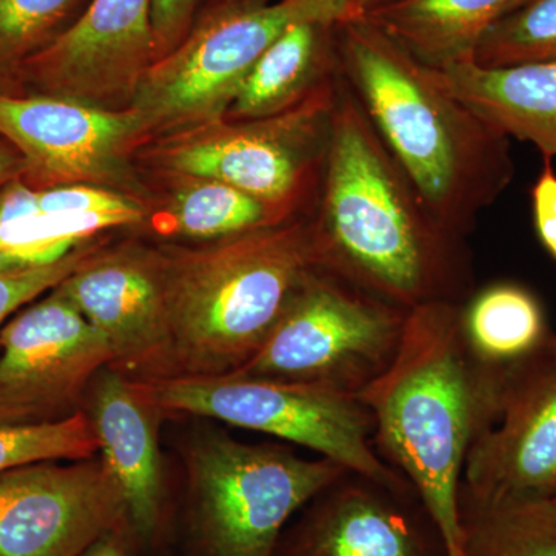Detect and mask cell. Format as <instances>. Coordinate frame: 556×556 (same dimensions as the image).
I'll list each match as a JSON object with an SVG mask.
<instances>
[{
  "mask_svg": "<svg viewBox=\"0 0 556 556\" xmlns=\"http://www.w3.org/2000/svg\"><path fill=\"white\" fill-rule=\"evenodd\" d=\"M463 303L409 311L390 368L361 393L375 415V448L408 479L460 556L457 493L468 453L495 426L511 368L490 367L468 345Z\"/></svg>",
  "mask_w": 556,
  "mask_h": 556,
  "instance_id": "obj_2",
  "label": "cell"
},
{
  "mask_svg": "<svg viewBox=\"0 0 556 556\" xmlns=\"http://www.w3.org/2000/svg\"><path fill=\"white\" fill-rule=\"evenodd\" d=\"M127 226L115 215L54 212L0 222V270L35 268L64 258L101 230Z\"/></svg>",
  "mask_w": 556,
  "mask_h": 556,
  "instance_id": "obj_24",
  "label": "cell"
},
{
  "mask_svg": "<svg viewBox=\"0 0 556 556\" xmlns=\"http://www.w3.org/2000/svg\"><path fill=\"white\" fill-rule=\"evenodd\" d=\"M342 78L278 115L217 119L169 135L153 156L175 175L217 179L285 218L318 200Z\"/></svg>",
  "mask_w": 556,
  "mask_h": 556,
  "instance_id": "obj_9",
  "label": "cell"
},
{
  "mask_svg": "<svg viewBox=\"0 0 556 556\" xmlns=\"http://www.w3.org/2000/svg\"><path fill=\"white\" fill-rule=\"evenodd\" d=\"M130 382L155 412L222 420L314 450L346 470L379 481H408L376 452L375 415L361 394L233 375Z\"/></svg>",
  "mask_w": 556,
  "mask_h": 556,
  "instance_id": "obj_6",
  "label": "cell"
},
{
  "mask_svg": "<svg viewBox=\"0 0 556 556\" xmlns=\"http://www.w3.org/2000/svg\"><path fill=\"white\" fill-rule=\"evenodd\" d=\"M149 547L135 532L130 521L102 535L80 556H139L141 548Z\"/></svg>",
  "mask_w": 556,
  "mask_h": 556,
  "instance_id": "obj_33",
  "label": "cell"
},
{
  "mask_svg": "<svg viewBox=\"0 0 556 556\" xmlns=\"http://www.w3.org/2000/svg\"><path fill=\"white\" fill-rule=\"evenodd\" d=\"M127 521L126 500L101 459L0 471V556H80Z\"/></svg>",
  "mask_w": 556,
  "mask_h": 556,
  "instance_id": "obj_11",
  "label": "cell"
},
{
  "mask_svg": "<svg viewBox=\"0 0 556 556\" xmlns=\"http://www.w3.org/2000/svg\"><path fill=\"white\" fill-rule=\"evenodd\" d=\"M340 22H299L269 47L241 84L226 119L268 118L342 78Z\"/></svg>",
  "mask_w": 556,
  "mask_h": 556,
  "instance_id": "obj_18",
  "label": "cell"
},
{
  "mask_svg": "<svg viewBox=\"0 0 556 556\" xmlns=\"http://www.w3.org/2000/svg\"><path fill=\"white\" fill-rule=\"evenodd\" d=\"M172 376H225L254 356L316 265L309 219L161 257Z\"/></svg>",
  "mask_w": 556,
  "mask_h": 556,
  "instance_id": "obj_4",
  "label": "cell"
},
{
  "mask_svg": "<svg viewBox=\"0 0 556 556\" xmlns=\"http://www.w3.org/2000/svg\"><path fill=\"white\" fill-rule=\"evenodd\" d=\"M178 177L181 186L172 204V223L177 232L190 239L217 241L291 222L243 190L217 179Z\"/></svg>",
  "mask_w": 556,
  "mask_h": 556,
  "instance_id": "obj_23",
  "label": "cell"
},
{
  "mask_svg": "<svg viewBox=\"0 0 556 556\" xmlns=\"http://www.w3.org/2000/svg\"><path fill=\"white\" fill-rule=\"evenodd\" d=\"M98 453L97 433L86 409L58 422L0 426V471L47 460L91 459Z\"/></svg>",
  "mask_w": 556,
  "mask_h": 556,
  "instance_id": "obj_26",
  "label": "cell"
},
{
  "mask_svg": "<svg viewBox=\"0 0 556 556\" xmlns=\"http://www.w3.org/2000/svg\"><path fill=\"white\" fill-rule=\"evenodd\" d=\"M554 501H555V504H556V493H555V496H554Z\"/></svg>",
  "mask_w": 556,
  "mask_h": 556,
  "instance_id": "obj_38",
  "label": "cell"
},
{
  "mask_svg": "<svg viewBox=\"0 0 556 556\" xmlns=\"http://www.w3.org/2000/svg\"><path fill=\"white\" fill-rule=\"evenodd\" d=\"M316 206V265L368 294L412 311L477 289L467 237L431 212L343 76Z\"/></svg>",
  "mask_w": 556,
  "mask_h": 556,
  "instance_id": "obj_1",
  "label": "cell"
},
{
  "mask_svg": "<svg viewBox=\"0 0 556 556\" xmlns=\"http://www.w3.org/2000/svg\"><path fill=\"white\" fill-rule=\"evenodd\" d=\"M450 90L507 137L556 159V60L507 68L473 61L439 70Z\"/></svg>",
  "mask_w": 556,
  "mask_h": 556,
  "instance_id": "obj_19",
  "label": "cell"
},
{
  "mask_svg": "<svg viewBox=\"0 0 556 556\" xmlns=\"http://www.w3.org/2000/svg\"><path fill=\"white\" fill-rule=\"evenodd\" d=\"M84 0H0V70L25 62L67 30Z\"/></svg>",
  "mask_w": 556,
  "mask_h": 556,
  "instance_id": "obj_27",
  "label": "cell"
},
{
  "mask_svg": "<svg viewBox=\"0 0 556 556\" xmlns=\"http://www.w3.org/2000/svg\"><path fill=\"white\" fill-rule=\"evenodd\" d=\"M200 0H152V25L156 61L182 42L197 22Z\"/></svg>",
  "mask_w": 556,
  "mask_h": 556,
  "instance_id": "obj_30",
  "label": "cell"
},
{
  "mask_svg": "<svg viewBox=\"0 0 556 556\" xmlns=\"http://www.w3.org/2000/svg\"><path fill=\"white\" fill-rule=\"evenodd\" d=\"M460 317L468 345L490 367L525 364L546 350L552 336L540 299L514 281L475 289Z\"/></svg>",
  "mask_w": 556,
  "mask_h": 556,
  "instance_id": "obj_21",
  "label": "cell"
},
{
  "mask_svg": "<svg viewBox=\"0 0 556 556\" xmlns=\"http://www.w3.org/2000/svg\"><path fill=\"white\" fill-rule=\"evenodd\" d=\"M0 135L20 150L24 169L51 188L109 182L149 137L131 108L104 109L53 94L0 97Z\"/></svg>",
  "mask_w": 556,
  "mask_h": 556,
  "instance_id": "obj_14",
  "label": "cell"
},
{
  "mask_svg": "<svg viewBox=\"0 0 556 556\" xmlns=\"http://www.w3.org/2000/svg\"><path fill=\"white\" fill-rule=\"evenodd\" d=\"M556 60V0H525L479 42L473 62L507 68Z\"/></svg>",
  "mask_w": 556,
  "mask_h": 556,
  "instance_id": "obj_25",
  "label": "cell"
},
{
  "mask_svg": "<svg viewBox=\"0 0 556 556\" xmlns=\"http://www.w3.org/2000/svg\"><path fill=\"white\" fill-rule=\"evenodd\" d=\"M543 160V169L532 188L533 222L538 239L556 262V172L554 160Z\"/></svg>",
  "mask_w": 556,
  "mask_h": 556,
  "instance_id": "obj_31",
  "label": "cell"
},
{
  "mask_svg": "<svg viewBox=\"0 0 556 556\" xmlns=\"http://www.w3.org/2000/svg\"><path fill=\"white\" fill-rule=\"evenodd\" d=\"M525 0H393L369 11L380 30L427 67L473 61L485 33Z\"/></svg>",
  "mask_w": 556,
  "mask_h": 556,
  "instance_id": "obj_20",
  "label": "cell"
},
{
  "mask_svg": "<svg viewBox=\"0 0 556 556\" xmlns=\"http://www.w3.org/2000/svg\"><path fill=\"white\" fill-rule=\"evenodd\" d=\"M152 413L135 393L129 378L102 369L90 386L91 426L100 459L115 479L137 535L155 546L164 525V479Z\"/></svg>",
  "mask_w": 556,
  "mask_h": 556,
  "instance_id": "obj_17",
  "label": "cell"
},
{
  "mask_svg": "<svg viewBox=\"0 0 556 556\" xmlns=\"http://www.w3.org/2000/svg\"><path fill=\"white\" fill-rule=\"evenodd\" d=\"M39 208L42 214L79 212V214L115 215L137 225L142 219V208L135 201L112 190L93 185L58 186L39 190Z\"/></svg>",
  "mask_w": 556,
  "mask_h": 556,
  "instance_id": "obj_29",
  "label": "cell"
},
{
  "mask_svg": "<svg viewBox=\"0 0 556 556\" xmlns=\"http://www.w3.org/2000/svg\"><path fill=\"white\" fill-rule=\"evenodd\" d=\"M339 42L343 79L388 152L431 212L468 239L514 181L511 138L368 17L340 22Z\"/></svg>",
  "mask_w": 556,
  "mask_h": 556,
  "instance_id": "obj_3",
  "label": "cell"
},
{
  "mask_svg": "<svg viewBox=\"0 0 556 556\" xmlns=\"http://www.w3.org/2000/svg\"><path fill=\"white\" fill-rule=\"evenodd\" d=\"M460 556H556L554 497L457 493Z\"/></svg>",
  "mask_w": 556,
  "mask_h": 556,
  "instance_id": "obj_22",
  "label": "cell"
},
{
  "mask_svg": "<svg viewBox=\"0 0 556 556\" xmlns=\"http://www.w3.org/2000/svg\"><path fill=\"white\" fill-rule=\"evenodd\" d=\"M42 214L39 208V190L20 181L5 182L0 189V222H11Z\"/></svg>",
  "mask_w": 556,
  "mask_h": 556,
  "instance_id": "obj_32",
  "label": "cell"
},
{
  "mask_svg": "<svg viewBox=\"0 0 556 556\" xmlns=\"http://www.w3.org/2000/svg\"><path fill=\"white\" fill-rule=\"evenodd\" d=\"M98 251L100 248L86 243L50 265L0 270V328L33 300L56 288Z\"/></svg>",
  "mask_w": 556,
  "mask_h": 556,
  "instance_id": "obj_28",
  "label": "cell"
},
{
  "mask_svg": "<svg viewBox=\"0 0 556 556\" xmlns=\"http://www.w3.org/2000/svg\"><path fill=\"white\" fill-rule=\"evenodd\" d=\"M108 340L121 375L174 372L161 255L126 248L98 251L56 287Z\"/></svg>",
  "mask_w": 556,
  "mask_h": 556,
  "instance_id": "obj_15",
  "label": "cell"
},
{
  "mask_svg": "<svg viewBox=\"0 0 556 556\" xmlns=\"http://www.w3.org/2000/svg\"><path fill=\"white\" fill-rule=\"evenodd\" d=\"M274 556H448L438 522L409 482L345 470L295 515Z\"/></svg>",
  "mask_w": 556,
  "mask_h": 556,
  "instance_id": "obj_12",
  "label": "cell"
},
{
  "mask_svg": "<svg viewBox=\"0 0 556 556\" xmlns=\"http://www.w3.org/2000/svg\"><path fill=\"white\" fill-rule=\"evenodd\" d=\"M354 16L353 0L212 7L177 49L150 65L129 108L141 116L148 135H174L225 118L255 62L287 28Z\"/></svg>",
  "mask_w": 556,
  "mask_h": 556,
  "instance_id": "obj_7",
  "label": "cell"
},
{
  "mask_svg": "<svg viewBox=\"0 0 556 556\" xmlns=\"http://www.w3.org/2000/svg\"><path fill=\"white\" fill-rule=\"evenodd\" d=\"M390 2H393V0H353V5L357 16H362V14H367L369 11L379 9V7L387 5Z\"/></svg>",
  "mask_w": 556,
  "mask_h": 556,
  "instance_id": "obj_35",
  "label": "cell"
},
{
  "mask_svg": "<svg viewBox=\"0 0 556 556\" xmlns=\"http://www.w3.org/2000/svg\"><path fill=\"white\" fill-rule=\"evenodd\" d=\"M548 346H551V350L556 354V334L551 336V340H548Z\"/></svg>",
  "mask_w": 556,
  "mask_h": 556,
  "instance_id": "obj_37",
  "label": "cell"
},
{
  "mask_svg": "<svg viewBox=\"0 0 556 556\" xmlns=\"http://www.w3.org/2000/svg\"><path fill=\"white\" fill-rule=\"evenodd\" d=\"M460 484L482 497L555 496L556 354L551 346L508 372L501 415L468 453Z\"/></svg>",
  "mask_w": 556,
  "mask_h": 556,
  "instance_id": "obj_16",
  "label": "cell"
},
{
  "mask_svg": "<svg viewBox=\"0 0 556 556\" xmlns=\"http://www.w3.org/2000/svg\"><path fill=\"white\" fill-rule=\"evenodd\" d=\"M274 2V0H215L212 7H257L265 3Z\"/></svg>",
  "mask_w": 556,
  "mask_h": 556,
  "instance_id": "obj_36",
  "label": "cell"
},
{
  "mask_svg": "<svg viewBox=\"0 0 556 556\" xmlns=\"http://www.w3.org/2000/svg\"><path fill=\"white\" fill-rule=\"evenodd\" d=\"M408 313L314 266L265 343L230 375L361 394L396 358Z\"/></svg>",
  "mask_w": 556,
  "mask_h": 556,
  "instance_id": "obj_8",
  "label": "cell"
},
{
  "mask_svg": "<svg viewBox=\"0 0 556 556\" xmlns=\"http://www.w3.org/2000/svg\"><path fill=\"white\" fill-rule=\"evenodd\" d=\"M188 470L186 556H274L289 522L346 468L211 433L193 442Z\"/></svg>",
  "mask_w": 556,
  "mask_h": 556,
  "instance_id": "obj_5",
  "label": "cell"
},
{
  "mask_svg": "<svg viewBox=\"0 0 556 556\" xmlns=\"http://www.w3.org/2000/svg\"><path fill=\"white\" fill-rule=\"evenodd\" d=\"M155 60L152 0H90L22 67L53 97L126 109Z\"/></svg>",
  "mask_w": 556,
  "mask_h": 556,
  "instance_id": "obj_13",
  "label": "cell"
},
{
  "mask_svg": "<svg viewBox=\"0 0 556 556\" xmlns=\"http://www.w3.org/2000/svg\"><path fill=\"white\" fill-rule=\"evenodd\" d=\"M21 167H24V161H20L9 149L0 148V185L9 182Z\"/></svg>",
  "mask_w": 556,
  "mask_h": 556,
  "instance_id": "obj_34",
  "label": "cell"
},
{
  "mask_svg": "<svg viewBox=\"0 0 556 556\" xmlns=\"http://www.w3.org/2000/svg\"><path fill=\"white\" fill-rule=\"evenodd\" d=\"M108 340L56 288L0 328V426L58 422L80 412L112 367Z\"/></svg>",
  "mask_w": 556,
  "mask_h": 556,
  "instance_id": "obj_10",
  "label": "cell"
}]
</instances>
